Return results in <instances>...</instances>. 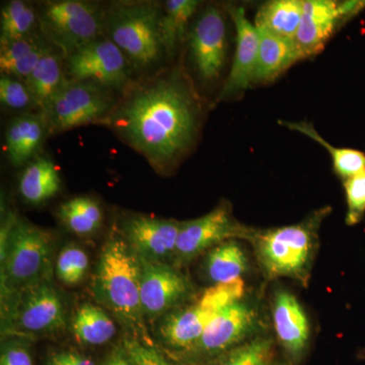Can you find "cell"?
Instances as JSON below:
<instances>
[{
  "instance_id": "obj_37",
  "label": "cell",
  "mask_w": 365,
  "mask_h": 365,
  "mask_svg": "<svg viewBox=\"0 0 365 365\" xmlns=\"http://www.w3.org/2000/svg\"><path fill=\"white\" fill-rule=\"evenodd\" d=\"M0 365H34L28 346L21 339H9L2 346Z\"/></svg>"
},
{
  "instance_id": "obj_19",
  "label": "cell",
  "mask_w": 365,
  "mask_h": 365,
  "mask_svg": "<svg viewBox=\"0 0 365 365\" xmlns=\"http://www.w3.org/2000/svg\"><path fill=\"white\" fill-rule=\"evenodd\" d=\"M48 134L42 114L25 113L7 126L6 146L7 157L16 167L25 165L36 155Z\"/></svg>"
},
{
  "instance_id": "obj_35",
  "label": "cell",
  "mask_w": 365,
  "mask_h": 365,
  "mask_svg": "<svg viewBox=\"0 0 365 365\" xmlns=\"http://www.w3.org/2000/svg\"><path fill=\"white\" fill-rule=\"evenodd\" d=\"M346 223L355 225L361 222L365 215V170L356 176L344 180Z\"/></svg>"
},
{
  "instance_id": "obj_13",
  "label": "cell",
  "mask_w": 365,
  "mask_h": 365,
  "mask_svg": "<svg viewBox=\"0 0 365 365\" xmlns=\"http://www.w3.org/2000/svg\"><path fill=\"white\" fill-rule=\"evenodd\" d=\"M190 49L201 79L210 81L220 76L227 55V26L217 7H207L196 21Z\"/></svg>"
},
{
  "instance_id": "obj_16",
  "label": "cell",
  "mask_w": 365,
  "mask_h": 365,
  "mask_svg": "<svg viewBox=\"0 0 365 365\" xmlns=\"http://www.w3.org/2000/svg\"><path fill=\"white\" fill-rule=\"evenodd\" d=\"M342 2L307 0L294 42L304 58L323 50L341 21H347Z\"/></svg>"
},
{
  "instance_id": "obj_21",
  "label": "cell",
  "mask_w": 365,
  "mask_h": 365,
  "mask_svg": "<svg viewBox=\"0 0 365 365\" xmlns=\"http://www.w3.org/2000/svg\"><path fill=\"white\" fill-rule=\"evenodd\" d=\"M304 1L274 0L263 4L256 14L257 30L294 40L302 21Z\"/></svg>"
},
{
  "instance_id": "obj_7",
  "label": "cell",
  "mask_w": 365,
  "mask_h": 365,
  "mask_svg": "<svg viewBox=\"0 0 365 365\" xmlns=\"http://www.w3.org/2000/svg\"><path fill=\"white\" fill-rule=\"evenodd\" d=\"M114 93L91 81L66 79L40 112L48 134L61 133L90 124H104L118 102Z\"/></svg>"
},
{
  "instance_id": "obj_12",
  "label": "cell",
  "mask_w": 365,
  "mask_h": 365,
  "mask_svg": "<svg viewBox=\"0 0 365 365\" xmlns=\"http://www.w3.org/2000/svg\"><path fill=\"white\" fill-rule=\"evenodd\" d=\"M256 322L253 307L246 302H235L213 317L200 339L188 353L202 359H216L239 346L254 330Z\"/></svg>"
},
{
  "instance_id": "obj_28",
  "label": "cell",
  "mask_w": 365,
  "mask_h": 365,
  "mask_svg": "<svg viewBox=\"0 0 365 365\" xmlns=\"http://www.w3.org/2000/svg\"><path fill=\"white\" fill-rule=\"evenodd\" d=\"M196 0H168L163 6L162 37L165 55L172 56L185 37L190 19L198 9Z\"/></svg>"
},
{
  "instance_id": "obj_26",
  "label": "cell",
  "mask_w": 365,
  "mask_h": 365,
  "mask_svg": "<svg viewBox=\"0 0 365 365\" xmlns=\"http://www.w3.org/2000/svg\"><path fill=\"white\" fill-rule=\"evenodd\" d=\"M247 256L239 242L232 240L209 251L205 269L215 284L239 279L247 269Z\"/></svg>"
},
{
  "instance_id": "obj_1",
  "label": "cell",
  "mask_w": 365,
  "mask_h": 365,
  "mask_svg": "<svg viewBox=\"0 0 365 365\" xmlns=\"http://www.w3.org/2000/svg\"><path fill=\"white\" fill-rule=\"evenodd\" d=\"M103 125L167 174L195 140L199 103L182 74L165 72L129 86Z\"/></svg>"
},
{
  "instance_id": "obj_31",
  "label": "cell",
  "mask_w": 365,
  "mask_h": 365,
  "mask_svg": "<svg viewBox=\"0 0 365 365\" xmlns=\"http://www.w3.org/2000/svg\"><path fill=\"white\" fill-rule=\"evenodd\" d=\"M272 356L273 341L258 337L223 353L211 365H270Z\"/></svg>"
},
{
  "instance_id": "obj_36",
  "label": "cell",
  "mask_w": 365,
  "mask_h": 365,
  "mask_svg": "<svg viewBox=\"0 0 365 365\" xmlns=\"http://www.w3.org/2000/svg\"><path fill=\"white\" fill-rule=\"evenodd\" d=\"M123 349L134 365H174L153 346L134 338L125 339Z\"/></svg>"
},
{
  "instance_id": "obj_10",
  "label": "cell",
  "mask_w": 365,
  "mask_h": 365,
  "mask_svg": "<svg viewBox=\"0 0 365 365\" xmlns=\"http://www.w3.org/2000/svg\"><path fill=\"white\" fill-rule=\"evenodd\" d=\"M255 234V230L237 222L230 207L222 204L207 215L182 222L173 263L175 266L185 265L222 242L253 240Z\"/></svg>"
},
{
  "instance_id": "obj_23",
  "label": "cell",
  "mask_w": 365,
  "mask_h": 365,
  "mask_svg": "<svg viewBox=\"0 0 365 365\" xmlns=\"http://www.w3.org/2000/svg\"><path fill=\"white\" fill-rule=\"evenodd\" d=\"M61 187L58 172L47 158L33 160L21 174L19 191L30 204L38 205L59 193Z\"/></svg>"
},
{
  "instance_id": "obj_14",
  "label": "cell",
  "mask_w": 365,
  "mask_h": 365,
  "mask_svg": "<svg viewBox=\"0 0 365 365\" xmlns=\"http://www.w3.org/2000/svg\"><path fill=\"white\" fill-rule=\"evenodd\" d=\"M182 222L134 215L124 223L126 242L143 260L168 263L174 260Z\"/></svg>"
},
{
  "instance_id": "obj_20",
  "label": "cell",
  "mask_w": 365,
  "mask_h": 365,
  "mask_svg": "<svg viewBox=\"0 0 365 365\" xmlns=\"http://www.w3.org/2000/svg\"><path fill=\"white\" fill-rule=\"evenodd\" d=\"M258 32L260 44L252 83L273 81L295 62L304 59L294 40L284 39L263 31Z\"/></svg>"
},
{
  "instance_id": "obj_38",
  "label": "cell",
  "mask_w": 365,
  "mask_h": 365,
  "mask_svg": "<svg viewBox=\"0 0 365 365\" xmlns=\"http://www.w3.org/2000/svg\"><path fill=\"white\" fill-rule=\"evenodd\" d=\"M48 365H96L88 357L76 351L66 350L52 353L47 361Z\"/></svg>"
},
{
  "instance_id": "obj_11",
  "label": "cell",
  "mask_w": 365,
  "mask_h": 365,
  "mask_svg": "<svg viewBox=\"0 0 365 365\" xmlns=\"http://www.w3.org/2000/svg\"><path fill=\"white\" fill-rule=\"evenodd\" d=\"M140 299L144 319L153 321L160 318L191 297V282L175 266L143 259H140Z\"/></svg>"
},
{
  "instance_id": "obj_9",
  "label": "cell",
  "mask_w": 365,
  "mask_h": 365,
  "mask_svg": "<svg viewBox=\"0 0 365 365\" xmlns=\"http://www.w3.org/2000/svg\"><path fill=\"white\" fill-rule=\"evenodd\" d=\"M69 81H91L114 91L131 86L132 67L123 52L105 36L64 59Z\"/></svg>"
},
{
  "instance_id": "obj_6",
  "label": "cell",
  "mask_w": 365,
  "mask_h": 365,
  "mask_svg": "<svg viewBox=\"0 0 365 365\" xmlns=\"http://www.w3.org/2000/svg\"><path fill=\"white\" fill-rule=\"evenodd\" d=\"M104 16L97 4L81 0L43 2L38 11L43 35L64 59L104 36Z\"/></svg>"
},
{
  "instance_id": "obj_33",
  "label": "cell",
  "mask_w": 365,
  "mask_h": 365,
  "mask_svg": "<svg viewBox=\"0 0 365 365\" xmlns=\"http://www.w3.org/2000/svg\"><path fill=\"white\" fill-rule=\"evenodd\" d=\"M245 290V282L242 278H239L230 282L213 285L212 287L206 289L199 299L216 313H220L225 307L241 302Z\"/></svg>"
},
{
  "instance_id": "obj_27",
  "label": "cell",
  "mask_w": 365,
  "mask_h": 365,
  "mask_svg": "<svg viewBox=\"0 0 365 365\" xmlns=\"http://www.w3.org/2000/svg\"><path fill=\"white\" fill-rule=\"evenodd\" d=\"M280 125L287 127L290 130L300 132L317 141L328 150L332 157L333 167L336 174L342 179H349L365 170V153L352 148H340L331 145L326 141L319 132L314 128L313 125L307 122H285L280 121Z\"/></svg>"
},
{
  "instance_id": "obj_29",
  "label": "cell",
  "mask_w": 365,
  "mask_h": 365,
  "mask_svg": "<svg viewBox=\"0 0 365 365\" xmlns=\"http://www.w3.org/2000/svg\"><path fill=\"white\" fill-rule=\"evenodd\" d=\"M58 216L69 230L78 235L95 234L103 222L97 201L88 197H76L60 206Z\"/></svg>"
},
{
  "instance_id": "obj_22",
  "label": "cell",
  "mask_w": 365,
  "mask_h": 365,
  "mask_svg": "<svg viewBox=\"0 0 365 365\" xmlns=\"http://www.w3.org/2000/svg\"><path fill=\"white\" fill-rule=\"evenodd\" d=\"M62 57V55L53 51L51 48H48L41 57L37 66L25 81L35 100L36 106L41 111L66 83V76Z\"/></svg>"
},
{
  "instance_id": "obj_39",
  "label": "cell",
  "mask_w": 365,
  "mask_h": 365,
  "mask_svg": "<svg viewBox=\"0 0 365 365\" xmlns=\"http://www.w3.org/2000/svg\"><path fill=\"white\" fill-rule=\"evenodd\" d=\"M107 365H134L131 359H129L128 355L122 349L117 350L116 352L113 353L111 359L108 361Z\"/></svg>"
},
{
  "instance_id": "obj_4",
  "label": "cell",
  "mask_w": 365,
  "mask_h": 365,
  "mask_svg": "<svg viewBox=\"0 0 365 365\" xmlns=\"http://www.w3.org/2000/svg\"><path fill=\"white\" fill-rule=\"evenodd\" d=\"M162 4L125 1L112 4L104 16V36L123 52L132 71L148 72L165 55Z\"/></svg>"
},
{
  "instance_id": "obj_5",
  "label": "cell",
  "mask_w": 365,
  "mask_h": 365,
  "mask_svg": "<svg viewBox=\"0 0 365 365\" xmlns=\"http://www.w3.org/2000/svg\"><path fill=\"white\" fill-rule=\"evenodd\" d=\"M324 213L297 225L257 232L253 240L264 272L269 277L307 280L314 256L317 228Z\"/></svg>"
},
{
  "instance_id": "obj_30",
  "label": "cell",
  "mask_w": 365,
  "mask_h": 365,
  "mask_svg": "<svg viewBox=\"0 0 365 365\" xmlns=\"http://www.w3.org/2000/svg\"><path fill=\"white\" fill-rule=\"evenodd\" d=\"M0 21V45L29 37L39 25L37 11L21 0L7 2L2 7Z\"/></svg>"
},
{
  "instance_id": "obj_34",
  "label": "cell",
  "mask_w": 365,
  "mask_h": 365,
  "mask_svg": "<svg viewBox=\"0 0 365 365\" xmlns=\"http://www.w3.org/2000/svg\"><path fill=\"white\" fill-rule=\"evenodd\" d=\"M0 102L4 107L11 110L37 107L25 81L6 74H1L0 78Z\"/></svg>"
},
{
  "instance_id": "obj_3",
  "label": "cell",
  "mask_w": 365,
  "mask_h": 365,
  "mask_svg": "<svg viewBox=\"0 0 365 365\" xmlns=\"http://www.w3.org/2000/svg\"><path fill=\"white\" fill-rule=\"evenodd\" d=\"M54 241L49 232L19 218L1 230V300L51 280Z\"/></svg>"
},
{
  "instance_id": "obj_18",
  "label": "cell",
  "mask_w": 365,
  "mask_h": 365,
  "mask_svg": "<svg viewBox=\"0 0 365 365\" xmlns=\"http://www.w3.org/2000/svg\"><path fill=\"white\" fill-rule=\"evenodd\" d=\"M217 314L200 299L168 314L160 325L163 341L172 348L188 352L200 339L206 326Z\"/></svg>"
},
{
  "instance_id": "obj_8",
  "label": "cell",
  "mask_w": 365,
  "mask_h": 365,
  "mask_svg": "<svg viewBox=\"0 0 365 365\" xmlns=\"http://www.w3.org/2000/svg\"><path fill=\"white\" fill-rule=\"evenodd\" d=\"M1 304L2 332L6 335H51L66 326V306L51 280L2 299Z\"/></svg>"
},
{
  "instance_id": "obj_17",
  "label": "cell",
  "mask_w": 365,
  "mask_h": 365,
  "mask_svg": "<svg viewBox=\"0 0 365 365\" xmlns=\"http://www.w3.org/2000/svg\"><path fill=\"white\" fill-rule=\"evenodd\" d=\"M272 316L276 335L285 351L297 360L309 339V325L302 304L292 292L280 289L274 294Z\"/></svg>"
},
{
  "instance_id": "obj_15",
  "label": "cell",
  "mask_w": 365,
  "mask_h": 365,
  "mask_svg": "<svg viewBox=\"0 0 365 365\" xmlns=\"http://www.w3.org/2000/svg\"><path fill=\"white\" fill-rule=\"evenodd\" d=\"M228 13L234 21L237 46L234 63L217 101L235 97L249 88L253 79L260 44L258 30L247 18L244 7L230 6Z\"/></svg>"
},
{
  "instance_id": "obj_2",
  "label": "cell",
  "mask_w": 365,
  "mask_h": 365,
  "mask_svg": "<svg viewBox=\"0 0 365 365\" xmlns=\"http://www.w3.org/2000/svg\"><path fill=\"white\" fill-rule=\"evenodd\" d=\"M141 263L126 240L112 237L103 248L93 283V294L101 304L119 319L126 330L143 337L146 344L140 299Z\"/></svg>"
},
{
  "instance_id": "obj_24",
  "label": "cell",
  "mask_w": 365,
  "mask_h": 365,
  "mask_svg": "<svg viewBox=\"0 0 365 365\" xmlns=\"http://www.w3.org/2000/svg\"><path fill=\"white\" fill-rule=\"evenodd\" d=\"M32 36L0 46V71L2 74L25 81L32 73L46 50Z\"/></svg>"
},
{
  "instance_id": "obj_25",
  "label": "cell",
  "mask_w": 365,
  "mask_h": 365,
  "mask_svg": "<svg viewBox=\"0 0 365 365\" xmlns=\"http://www.w3.org/2000/svg\"><path fill=\"white\" fill-rule=\"evenodd\" d=\"M72 332L81 344L98 346L106 344L116 334L113 319L101 307L83 304L78 307L72 319Z\"/></svg>"
},
{
  "instance_id": "obj_32",
  "label": "cell",
  "mask_w": 365,
  "mask_h": 365,
  "mask_svg": "<svg viewBox=\"0 0 365 365\" xmlns=\"http://www.w3.org/2000/svg\"><path fill=\"white\" fill-rule=\"evenodd\" d=\"M90 260L88 255L78 246H66L57 257L55 271L57 277L68 287L78 285L88 272Z\"/></svg>"
}]
</instances>
